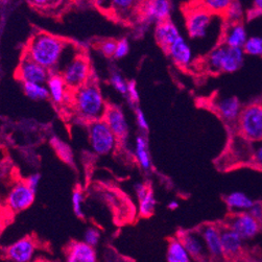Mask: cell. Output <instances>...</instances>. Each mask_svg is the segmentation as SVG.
I'll return each instance as SVG.
<instances>
[{"label": "cell", "mask_w": 262, "mask_h": 262, "mask_svg": "<svg viewBox=\"0 0 262 262\" xmlns=\"http://www.w3.org/2000/svg\"><path fill=\"white\" fill-rule=\"evenodd\" d=\"M126 96L129 102L132 104H136L139 102V91L137 88V83L135 81H129L127 82V91H126Z\"/></svg>", "instance_id": "37"}, {"label": "cell", "mask_w": 262, "mask_h": 262, "mask_svg": "<svg viewBox=\"0 0 262 262\" xmlns=\"http://www.w3.org/2000/svg\"><path fill=\"white\" fill-rule=\"evenodd\" d=\"M225 225L236 233L243 241L255 237L261 229V225L248 211L231 213Z\"/></svg>", "instance_id": "8"}, {"label": "cell", "mask_w": 262, "mask_h": 262, "mask_svg": "<svg viewBox=\"0 0 262 262\" xmlns=\"http://www.w3.org/2000/svg\"><path fill=\"white\" fill-rule=\"evenodd\" d=\"M253 5H254V7H253L254 9H256L257 11L262 13V0H255Z\"/></svg>", "instance_id": "44"}, {"label": "cell", "mask_w": 262, "mask_h": 262, "mask_svg": "<svg viewBox=\"0 0 262 262\" xmlns=\"http://www.w3.org/2000/svg\"><path fill=\"white\" fill-rule=\"evenodd\" d=\"M167 55L180 67H188L192 62V50L185 39L180 36L169 47Z\"/></svg>", "instance_id": "17"}, {"label": "cell", "mask_w": 262, "mask_h": 262, "mask_svg": "<svg viewBox=\"0 0 262 262\" xmlns=\"http://www.w3.org/2000/svg\"><path fill=\"white\" fill-rule=\"evenodd\" d=\"M73 102L78 116L87 123L103 119L108 108L97 84L91 81L75 90Z\"/></svg>", "instance_id": "2"}, {"label": "cell", "mask_w": 262, "mask_h": 262, "mask_svg": "<svg viewBox=\"0 0 262 262\" xmlns=\"http://www.w3.org/2000/svg\"><path fill=\"white\" fill-rule=\"evenodd\" d=\"M206 244L210 262H226L222 241L221 230L216 224H204L198 228Z\"/></svg>", "instance_id": "10"}, {"label": "cell", "mask_w": 262, "mask_h": 262, "mask_svg": "<svg viewBox=\"0 0 262 262\" xmlns=\"http://www.w3.org/2000/svg\"><path fill=\"white\" fill-rule=\"evenodd\" d=\"M83 201H84V195L81 190V188H75L72 192L71 196V203H72V208L75 215L77 217H84V212H83Z\"/></svg>", "instance_id": "33"}, {"label": "cell", "mask_w": 262, "mask_h": 262, "mask_svg": "<svg viewBox=\"0 0 262 262\" xmlns=\"http://www.w3.org/2000/svg\"><path fill=\"white\" fill-rule=\"evenodd\" d=\"M226 262H250L244 247V241L227 225H219Z\"/></svg>", "instance_id": "6"}, {"label": "cell", "mask_w": 262, "mask_h": 262, "mask_svg": "<svg viewBox=\"0 0 262 262\" xmlns=\"http://www.w3.org/2000/svg\"><path fill=\"white\" fill-rule=\"evenodd\" d=\"M135 157L140 165V167L147 171L151 167V160L148 151V142L147 139L139 135L136 138V145H135Z\"/></svg>", "instance_id": "24"}, {"label": "cell", "mask_w": 262, "mask_h": 262, "mask_svg": "<svg viewBox=\"0 0 262 262\" xmlns=\"http://www.w3.org/2000/svg\"><path fill=\"white\" fill-rule=\"evenodd\" d=\"M139 199V213L143 217H149L155 212L156 199L154 190L149 188L146 193L141 195Z\"/></svg>", "instance_id": "28"}, {"label": "cell", "mask_w": 262, "mask_h": 262, "mask_svg": "<svg viewBox=\"0 0 262 262\" xmlns=\"http://www.w3.org/2000/svg\"><path fill=\"white\" fill-rule=\"evenodd\" d=\"M117 46V41H114L113 39H106L99 42L98 44V50L101 52L103 56L108 58H112L115 55Z\"/></svg>", "instance_id": "36"}, {"label": "cell", "mask_w": 262, "mask_h": 262, "mask_svg": "<svg viewBox=\"0 0 262 262\" xmlns=\"http://www.w3.org/2000/svg\"><path fill=\"white\" fill-rule=\"evenodd\" d=\"M227 46L222 44L213 48L206 59V65L212 72H222V63L225 56Z\"/></svg>", "instance_id": "27"}, {"label": "cell", "mask_w": 262, "mask_h": 262, "mask_svg": "<svg viewBox=\"0 0 262 262\" xmlns=\"http://www.w3.org/2000/svg\"><path fill=\"white\" fill-rule=\"evenodd\" d=\"M243 16L244 10L241 2H231V5L225 13V17L228 23H239Z\"/></svg>", "instance_id": "32"}, {"label": "cell", "mask_w": 262, "mask_h": 262, "mask_svg": "<svg viewBox=\"0 0 262 262\" xmlns=\"http://www.w3.org/2000/svg\"><path fill=\"white\" fill-rule=\"evenodd\" d=\"M136 121H137V124L140 129L144 130V132L145 130H148V121L146 119L145 114L143 113V111L141 109L136 110Z\"/></svg>", "instance_id": "42"}, {"label": "cell", "mask_w": 262, "mask_h": 262, "mask_svg": "<svg viewBox=\"0 0 262 262\" xmlns=\"http://www.w3.org/2000/svg\"><path fill=\"white\" fill-rule=\"evenodd\" d=\"M203 7L210 12L211 14H223L227 12L231 0H206L203 2Z\"/></svg>", "instance_id": "30"}, {"label": "cell", "mask_w": 262, "mask_h": 262, "mask_svg": "<svg viewBox=\"0 0 262 262\" xmlns=\"http://www.w3.org/2000/svg\"><path fill=\"white\" fill-rule=\"evenodd\" d=\"M178 239L184 247L189 257H192L196 262H210L209 253L199 230L180 231Z\"/></svg>", "instance_id": "9"}, {"label": "cell", "mask_w": 262, "mask_h": 262, "mask_svg": "<svg viewBox=\"0 0 262 262\" xmlns=\"http://www.w3.org/2000/svg\"><path fill=\"white\" fill-rule=\"evenodd\" d=\"M260 225H262V203L254 202V205L248 211Z\"/></svg>", "instance_id": "41"}, {"label": "cell", "mask_w": 262, "mask_h": 262, "mask_svg": "<svg viewBox=\"0 0 262 262\" xmlns=\"http://www.w3.org/2000/svg\"><path fill=\"white\" fill-rule=\"evenodd\" d=\"M129 51V43L126 39H121L117 41V46H116V51L114 58L115 59H122L124 58Z\"/></svg>", "instance_id": "39"}, {"label": "cell", "mask_w": 262, "mask_h": 262, "mask_svg": "<svg viewBox=\"0 0 262 262\" xmlns=\"http://www.w3.org/2000/svg\"><path fill=\"white\" fill-rule=\"evenodd\" d=\"M110 84L112 87L120 94L126 95L127 91V82L119 72H113L110 76Z\"/></svg>", "instance_id": "34"}, {"label": "cell", "mask_w": 262, "mask_h": 262, "mask_svg": "<svg viewBox=\"0 0 262 262\" xmlns=\"http://www.w3.org/2000/svg\"><path fill=\"white\" fill-rule=\"evenodd\" d=\"M40 182H41V174L40 173H33L28 178V180H26V184L29 185V187L33 191L36 192L39 188Z\"/></svg>", "instance_id": "43"}, {"label": "cell", "mask_w": 262, "mask_h": 262, "mask_svg": "<svg viewBox=\"0 0 262 262\" xmlns=\"http://www.w3.org/2000/svg\"><path fill=\"white\" fill-rule=\"evenodd\" d=\"M35 253V243L30 237L17 241L8 249V257L14 262H30Z\"/></svg>", "instance_id": "18"}, {"label": "cell", "mask_w": 262, "mask_h": 262, "mask_svg": "<svg viewBox=\"0 0 262 262\" xmlns=\"http://www.w3.org/2000/svg\"><path fill=\"white\" fill-rule=\"evenodd\" d=\"M252 163L255 167L262 169V141L257 142L252 156Z\"/></svg>", "instance_id": "40"}, {"label": "cell", "mask_w": 262, "mask_h": 262, "mask_svg": "<svg viewBox=\"0 0 262 262\" xmlns=\"http://www.w3.org/2000/svg\"><path fill=\"white\" fill-rule=\"evenodd\" d=\"M108 124L118 140H125L128 135V124L123 111L116 106H108L102 119Z\"/></svg>", "instance_id": "14"}, {"label": "cell", "mask_w": 262, "mask_h": 262, "mask_svg": "<svg viewBox=\"0 0 262 262\" xmlns=\"http://www.w3.org/2000/svg\"><path fill=\"white\" fill-rule=\"evenodd\" d=\"M23 91L25 95L33 100H44L49 97V92L46 85L41 84H23Z\"/></svg>", "instance_id": "29"}, {"label": "cell", "mask_w": 262, "mask_h": 262, "mask_svg": "<svg viewBox=\"0 0 262 262\" xmlns=\"http://www.w3.org/2000/svg\"><path fill=\"white\" fill-rule=\"evenodd\" d=\"M66 86L70 89L77 90L90 81L91 67L87 57L75 56L64 67L61 73Z\"/></svg>", "instance_id": "5"}, {"label": "cell", "mask_w": 262, "mask_h": 262, "mask_svg": "<svg viewBox=\"0 0 262 262\" xmlns=\"http://www.w3.org/2000/svg\"><path fill=\"white\" fill-rule=\"evenodd\" d=\"M50 71L24 56L17 68L16 76L22 84L32 83L45 85L50 76Z\"/></svg>", "instance_id": "11"}, {"label": "cell", "mask_w": 262, "mask_h": 262, "mask_svg": "<svg viewBox=\"0 0 262 262\" xmlns=\"http://www.w3.org/2000/svg\"><path fill=\"white\" fill-rule=\"evenodd\" d=\"M88 135L91 147L97 155H108L117 145L118 139L102 119L88 123Z\"/></svg>", "instance_id": "4"}, {"label": "cell", "mask_w": 262, "mask_h": 262, "mask_svg": "<svg viewBox=\"0 0 262 262\" xmlns=\"http://www.w3.org/2000/svg\"><path fill=\"white\" fill-rule=\"evenodd\" d=\"M46 87L49 92V97L52 99V101L57 104H61L65 101L68 87L66 86L61 74L51 73L46 83Z\"/></svg>", "instance_id": "22"}, {"label": "cell", "mask_w": 262, "mask_h": 262, "mask_svg": "<svg viewBox=\"0 0 262 262\" xmlns=\"http://www.w3.org/2000/svg\"><path fill=\"white\" fill-rule=\"evenodd\" d=\"M134 4L132 0H114L111 3V9L119 16H125L124 14H128L132 11Z\"/></svg>", "instance_id": "35"}, {"label": "cell", "mask_w": 262, "mask_h": 262, "mask_svg": "<svg viewBox=\"0 0 262 262\" xmlns=\"http://www.w3.org/2000/svg\"><path fill=\"white\" fill-rule=\"evenodd\" d=\"M36 192L33 191L26 182H18L15 184L7 199L9 207L15 212H20L29 209L35 201Z\"/></svg>", "instance_id": "12"}, {"label": "cell", "mask_w": 262, "mask_h": 262, "mask_svg": "<svg viewBox=\"0 0 262 262\" xmlns=\"http://www.w3.org/2000/svg\"><path fill=\"white\" fill-rule=\"evenodd\" d=\"M168 262H189V255L178 238L169 241L167 248Z\"/></svg>", "instance_id": "26"}, {"label": "cell", "mask_w": 262, "mask_h": 262, "mask_svg": "<svg viewBox=\"0 0 262 262\" xmlns=\"http://www.w3.org/2000/svg\"><path fill=\"white\" fill-rule=\"evenodd\" d=\"M241 135L249 141H262V102H252L243 108L237 121Z\"/></svg>", "instance_id": "3"}, {"label": "cell", "mask_w": 262, "mask_h": 262, "mask_svg": "<svg viewBox=\"0 0 262 262\" xmlns=\"http://www.w3.org/2000/svg\"><path fill=\"white\" fill-rule=\"evenodd\" d=\"M185 16L189 37L192 39L205 38L212 22V14L204 7H192Z\"/></svg>", "instance_id": "7"}, {"label": "cell", "mask_w": 262, "mask_h": 262, "mask_svg": "<svg viewBox=\"0 0 262 262\" xmlns=\"http://www.w3.org/2000/svg\"><path fill=\"white\" fill-rule=\"evenodd\" d=\"M100 238V234L99 231L96 230L95 228H89L84 235V243H86L87 245H89L90 247L94 248Z\"/></svg>", "instance_id": "38"}, {"label": "cell", "mask_w": 262, "mask_h": 262, "mask_svg": "<svg viewBox=\"0 0 262 262\" xmlns=\"http://www.w3.org/2000/svg\"><path fill=\"white\" fill-rule=\"evenodd\" d=\"M67 262H96L95 250L84 242H74L69 246Z\"/></svg>", "instance_id": "20"}, {"label": "cell", "mask_w": 262, "mask_h": 262, "mask_svg": "<svg viewBox=\"0 0 262 262\" xmlns=\"http://www.w3.org/2000/svg\"><path fill=\"white\" fill-rule=\"evenodd\" d=\"M168 209L169 210H176V209L179 208V203L177 201H171L169 204H168Z\"/></svg>", "instance_id": "45"}, {"label": "cell", "mask_w": 262, "mask_h": 262, "mask_svg": "<svg viewBox=\"0 0 262 262\" xmlns=\"http://www.w3.org/2000/svg\"><path fill=\"white\" fill-rule=\"evenodd\" d=\"M171 3L168 0H150L142 4L140 8L142 19L145 23H156L169 20L171 13Z\"/></svg>", "instance_id": "13"}, {"label": "cell", "mask_w": 262, "mask_h": 262, "mask_svg": "<svg viewBox=\"0 0 262 262\" xmlns=\"http://www.w3.org/2000/svg\"><path fill=\"white\" fill-rule=\"evenodd\" d=\"M248 40L245 26L239 23H229L224 33V45L233 48H244Z\"/></svg>", "instance_id": "19"}, {"label": "cell", "mask_w": 262, "mask_h": 262, "mask_svg": "<svg viewBox=\"0 0 262 262\" xmlns=\"http://www.w3.org/2000/svg\"><path fill=\"white\" fill-rule=\"evenodd\" d=\"M214 108L220 117L228 123L237 122L243 110L241 100L235 96L219 99L214 104Z\"/></svg>", "instance_id": "15"}, {"label": "cell", "mask_w": 262, "mask_h": 262, "mask_svg": "<svg viewBox=\"0 0 262 262\" xmlns=\"http://www.w3.org/2000/svg\"><path fill=\"white\" fill-rule=\"evenodd\" d=\"M180 36L181 35L179 33V30L177 29V26L170 20H166L156 24L155 39L166 54L171 44Z\"/></svg>", "instance_id": "16"}, {"label": "cell", "mask_w": 262, "mask_h": 262, "mask_svg": "<svg viewBox=\"0 0 262 262\" xmlns=\"http://www.w3.org/2000/svg\"><path fill=\"white\" fill-rule=\"evenodd\" d=\"M245 51L243 48L228 47L222 63V72L234 73L239 70L245 63Z\"/></svg>", "instance_id": "21"}, {"label": "cell", "mask_w": 262, "mask_h": 262, "mask_svg": "<svg viewBox=\"0 0 262 262\" xmlns=\"http://www.w3.org/2000/svg\"><path fill=\"white\" fill-rule=\"evenodd\" d=\"M225 202L231 210H236L237 212L249 211L254 205V201L247 194L235 191L225 196Z\"/></svg>", "instance_id": "23"}, {"label": "cell", "mask_w": 262, "mask_h": 262, "mask_svg": "<svg viewBox=\"0 0 262 262\" xmlns=\"http://www.w3.org/2000/svg\"><path fill=\"white\" fill-rule=\"evenodd\" d=\"M243 49L246 55L254 56V57H262V37L248 38Z\"/></svg>", "instance_id": "31"}, {"label": "cell", "mask_w": 262, "mask_h": 262, "mask_svg": "<svg viewBox=\"0 0 262 262\" xmlns=\"http://www.w3.org/2000/svg\"><path fill=\"white\" fill-rule=\"evenodd\" d=\"M66 44L59 37L38 33L30 40L25 56L51 72L59 65Z\"/></svg>", "instance_id": "1"}, {"label": "cell", "mask_w": 262, "mask_h": 262, "mask_svg": "<svg viewBox=\"0 0 262 262\" xmlns=\"http://www.w3.org/2000/svg\"><path fill=\"white\" fill-rule=\"evenodd\" d=\"M50 145L52 146V148H54V150L56 151V154L58 155V157L63 162H65L66 164H68L70 166L74 165L73 151H72L71 147L66 142H64L60 138L54 136L50 138Z\"/></svg>", "instance_id": "25"}]
</instances>
